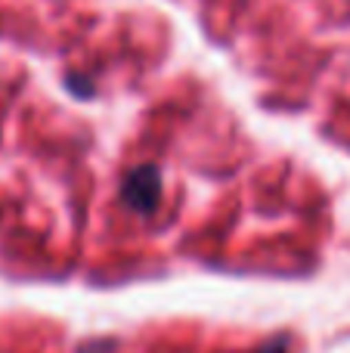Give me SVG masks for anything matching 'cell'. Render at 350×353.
I'll use <instances>...</instances> for the list:
<instances>
[{
    "mask_svg": "<svg viewBox=\"0 0 350 353\" xmlns=\"http://www.w3.org/2000/svg\"><path fill=\"white\" fill-rule=\"evenodd\" d=\"M121 201L134 214H152L161 201V171L155 165H136L121 180Z\"/></svg>",
    "mask_w": 350,
    "mask_h": 353,
    "instance_id": "1",
    "label": "cell"
},
{
    "mask_svg": "<svg viewBox=\"0 0 350 353\" xmlns=\"http://www.w3.org/2000/svg\"><path fill=\"white\" fill-rule=\"evenodd\" d=\"M258 353H289V335H276L270 341H264L258 347Z\"/></svg>",
    "mask_w": 350,
    "mask_h": 353,
    "instance_id": "2",
    "label": "cell"
}]
</instances>
